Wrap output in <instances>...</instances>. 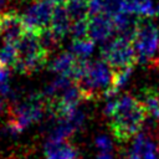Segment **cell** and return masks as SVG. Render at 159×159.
Listing matches in <instances>:
<instances>
[{"instance_id":"cb8c5ba5","label":"cell","mask_w":159,"mask_h":159,"mask_svg":"<svg viewBox=\"0 0 159 159\" xmlns=\"http://www.w3.org/2000/svg\"><path fill=\"white\" fill-rule=\"evenodd\" d=\"M0 108H1V102H0Z\"/></svg>"},{"instance_id":"8992f818","label":"cell","mask_w":159,"mask_h":159,"mask_svg":"<svg viewBox=\"0 0 159 159\" xmlns=\"http://www.w3.org/2000/svg\"><path fill=\"white\" fill-rule=\"evenodd\" d=\"M43 104L40 102V98L31 97L29 101L16 106L11 111V117L7 123L9 132L12 134L20 133L29 124L37 122L42 117Z\"/></svg>"},{"instance_id":"5b68a950","label":"cell","mask_w":159,"mask_h":159,"mask_svg":"<svg viewBox=\"0 0 159 159\" xmlns=\"http://www.w3.org/2000/svg\"><path fill=\"white\" fill-rule=\"evenodd\" d=\"M102 56L113 71L133 67V65L138 61L132 39L130 36L125 35L116 37L109 43H107L102 50Z\"/></svg>"},{"instance_id":"ac0fdd59","label":"cell","mask_w":159,"mask_h":159,"mask_svg":"<svg viewBox=\"0 0 159 159\" xmlns=\"http://www.w3.org/2000/svg\"><path fill=\"white\" fill-rule=\"evenodd\" d=\"M7 77H9V67L5 66L0 61V93L1 94H5V93L9 92Z\"/></svg>"},{"instance_id":"3957f363","label":"cell","mask_w":159,"mask_h":159,"mask_svg":"<svg viewBox=\"0 0 159 159\" xmlns=\"http://www.w3.org/2000/svg\"><path fill=\"white\" fill-rule=\"evenodd\" d=\"M17 45V62L15 68L24 73L31 75L39 71L47 62L48 48L45 46L41 36L36 32L26 31Z\"/></svg>"},{"instance_id":"4fadbf2b","label":"cell","mask_w":159,"mask_h":159,"mask_svg":"<svg viewBox=\"0 0 159 159\" xmlns=\"http://www.w3.org/2000/svg\"><path fill=\"white\" fill-rule=\"evenodd\" d=\"M65 7L73 21L88 20L91 17V7L89 0H67L65 2Z\"/></svg>"},{"instance_id":"44dd1931","label":"cell","mask_w":159,"mask_h":159,"mask_svg":"<svg viewBox=\"0 0 159 159\" xmlns=\"http://www.w3.org/2000/svg\"><path fill=\"white\" fill-rule=\"evenodd\" d=\"M97 159H113V158H112L111 153H102V152H101V154L98 155Z\"/></svg>"},{"instance_id":"6da1fadb","label":"cell","mask_w":159,"mask_h":159,"mask_svg":"<svg viewBox=\"0 0 159 159\" xmlns=\"http://www.w3.org/2000/svg\"><path fill=\"white\" fill-rule=\"evenodd\" d=\"M108 97L104 113L109 117V127L119 142H127L137 135L145 120L147 111L143 102L133 96Z\"/></svg>"},{"instance_id":"ffe728a7","label":"cell","mask_w":159,"mask_h":159,"mask_svg":"<svg viewBox=\"0 0 159 159\" xmlns=\"http://www.w3.org/2000/svg\"><path fill=\"white\" fill-rule=\"evenodd\" d=\"M142 157H143V154H142L140 152H138V150H135L134 148H132V150L128 152V153L123 157V159H142Z\"/></svg>"},{"instance_id":"2e32d148","label":"cell","mask_w":159,"mask_h":159,"mask_svg":"<svg viewBox=\"0 0 159 159\" xmlns=\"http://www.w3.org/2000/svg\"><path fill=\"white\" fill-rule=\"evenodd\" d=\"M0 61L10 67H15L17 62V45L11 42H5L0 50Z\"/></svg>"},{"instance_id":"603a6c76","label":"cell","mask_w":159,"mask_h":159,"mask_svg":"<svg viewBox=\"0 0 159 159\" xmlns=\"http://www.w3.org/2000/svg\"><path fill=\"white\" fill-rule=\"evenodd\" d=\"M5 1H6V0H0V7H1V6L5 4Z\"/></svg>"},{"instance_id":"e0dca14e","label":"cell","mask_w":159,"mask_h":159,"mask_svg":"<svg viewBox=\"0 0 159 159\" xmlns=\"http://www.w3.org/2000/svg\"><path fill=\"white\" fill-rule=\"evenodd\" d=\"M137 14L142 16H154L159 14V4L153 0H137Z\"/></svg>"},{"instance_id":"7a4b0ae2","label":"cell","mask_w":159,"mask_h":159,"mask_svg":"<svg viewBox=\"0 0 159 159\" xmlns=\"http://www.w3.org/2000/svg\"><path fill=\"white\" fill-rule=\"evenodd\" d=\"M113 70L106 61H84L76 78V84L80 87L83 98L89 99L98 94H107L112 87Z\"/></svg>"},{"instance_id":"30bf717a","label":"cell","mask_w":159,"mask_h":159,"mask_svg":"<svg viewBox=\"0 0 159 159\" xmlns=\"http://www.w3.org/2000/svg\"><path fill=\"white\" fill-rule=\"evenodd\" d=\"M117 31L113 19L109 14H93L88 21V37L93 41H107Z\"/></svg>"},{"instance_id":"7c38bea8","label":"cell","mask_w":159,"mask_h":159,"mask_svg":"<svg viewBox=\"0 0 159 159\" xmlns=\"http://www.w3.org/2000/svg\"><path fill=\"white\" fill-rule=\"evenodd\" d=\"M46 159H78L75 147L66 142L48 140L46 144Z\"/></svg>"},{"instance_id":"277c9868","label":"cell","mask_w":159,"mask_h":159,"mask_svg":"<svg viewBox=\"0 0 159 159\" xmlns=\"http://www.w3.org/2000/svg\"><path fill=\"white\" fill-rule=\"evenodd\" d=\"M130 39L138 61L144 65L159 61V30L153 22L139 21L134 26Z\"/></svg>"},{"instance_id":"d6986e66","label":"cell","mask_w":159,"mask_h":159,"mask_svg":"<svg viewBox=\"0 0 159 159\" xmlns=\"http://www.w3.org/2000/svg\"><path fill=\"white\" fill-rule=\"evenodd\" d=\"M96 144H97L98 149H99L102 153H109L111 149H112V143H111L109 138L106 137V135L98 137L97 140H96Z\"/></svg>"},{"instance_id":"7402d4cb","label":"cell","mask_w":159,"mask_h":159,"mask_svg":"<svg viewBox=\"0 0 159 159\" xmlns=\"http://www.w3.org/2000/svg\"><path fill=\"white\" fill-rule=\"evenodd\" d=\"M46 1H50V2H52L55 5H65V2L67 0H46Z\"/></svg>"},{"instance_id":"52a82bcc","label":"cell","mask_w":159,"mask_h":159,"mask_svg":"<svg viewBox=\"0 0 159 159\" xmlns=\"http://www.w3.org/2000/svg\"><path fill=\"white\" fill-rule=\"evenodd\" d=\"M56 5L46 0H36L22 15L27 31L42 34L50 29Z\"/></svg>"},{"instance_id":"9a60e30c","label":"cell","mask_w":159,"mask_h":159,"mask_svg":"<svg viewBox=\"0 0 159 159\" xmlns=\"http://www.w3.org/2000/svg\"><path fill=\"white\" fill-rule=\"evenodd\" d=\"M94 50V41L91 37L77 39L73 40L72 43V53L77 56L80 60H84L92 55Z\"/></svg>"},{"instance_id":"ba28073f","label":"cell","mask_w":159,"mask_h":159,"mask_svg":"<svg viewBox=\"0 0 159 159\" xmlns=\"http://www.w3.org/2000/svg\"><path fill=\"white\" fill-rule=\"evenodd\" d=\"M26 31L22 15L16 11L0 12V35L5 42L17 43Z\"/></svg>"},{"instance_id":"5bb4252c","label":"cell","mask_w":159,"mask_h":159,"mask_svg":"<svg viewBox=\"0 0 159 159\" xmlns=\"http://www.w3.org/2000/svg\"><path fill=\"white\" fill-rule=\"evenodd\" d=\"M143 104L147 111V114L153 119L159 120V93L155 89H145L144 91Z\"/></svg>"},{"instance_id":"8fae6325","label":"cell","mask_w":159,"mask_h":159,"mask_svg":"<svg viewBox=\"0 0 159 159\" xmlns=\"http://www.w3.org/2000/svg\"><path fill=\"white\" fill-rule=\"evenodd\" d=\"M72 20L65 7V5H56L53 16L50 25V32L56 42H60L65 39V36L71 32Z\"/></svg>"},{"instance_id":"9c48e42d","label":"cell","mask_w":159,"mask_h":159,"mask_svg":"<svg viewBox=\"0 0 159 159\" xmlns=\"http://www.w3.org/2000/svg\"><path fill=\"white\" fill-rule=\"evenodd\" d=\"M84 61L86 60H80L72 52H62L52 61L51 70L60 77H66L76 81Z\"/></svg>"}]
</instances>
